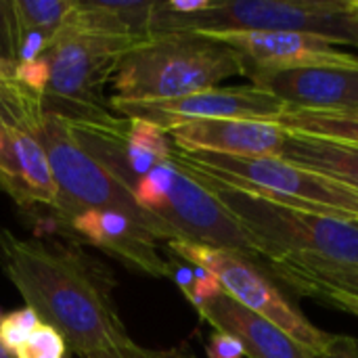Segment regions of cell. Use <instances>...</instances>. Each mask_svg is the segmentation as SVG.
Instances as JSON below:
<instances>
[{
    "instance_id": "6da1fadb",
    "label": "cell",
    "mask_w": 358,
    "mask_h": 358,
    "mask_svg": "<svg viewBox=\"0 0 358 358\" xmlns=\"http://www.w3.org/2000/svg\"><path fill=\"white\" fill-rule=\"evenodd\" d=\"M0 268L25 306L55 327L80 358L128 350V336L113 298L115 275L78 241L19 239L0 227Z\"/></svg>"
},
{
    "instance_id": "7a4b0ae2",
    "label": "cell",
    "mask_w": 358,
    "mask_h": 358,
    "mask_svg": "<svg viewBox=\"0 0 358 358\" xmlns=\"http://www.w3.org/2000/svg\"><path fill=\"white\" fill-rule=\"evenodd\" d=\"M178 164L195 174L241 222L268 271L277 264L310 271H358L357 220L281 206Z\"/></svg>"
},
{
    "instance_id": "3957f363",
    "label": "cell",
    "mask_w": 358,
    "mask_h": 358,
    "mask_svg": "<svg viewBox=\"0 0 358 358\" xmlns=\"http://www.w3.org/2000/svg\"><path fill=\"white\" fill-rule=\"evenodd\" d=\"M243 76L239 57L224 42L191 31L159 34L124 55L111 78L113 99L153 103L216 88Z\"/></svg>"
},
{
    "instance_id": "277c9868",
    "label": "cell",
    "mask_w": 358,
    "mask_h": 358,
    "mask_svg": "<svg viewBox=\"0 0 358 358\" xmlns=\"http://www.w3.org/2000/svg\"><path fill=\"white\" fill-rule=\"evenodd\" d=\"M302 31L358 48V15L350 0H212L195 15H172L155 0L151 38L159 34Z\"/></svg>"
},
{
    "instance_id": "5b68a950",
    "label": "cell",
    "mask_w": 358,
    "mask_h": 358,
    "mask_svg": "<svg viewBox=\"0 0 358 358\" xmlns=\"http://www.w3.org/2000/svg\"><path fill=\"white\" fill-rule=\"evenodd\" d=\"M132 195L149 216L168 227L172 241H191L237 252L260 266H266L260 250L241 222L174 157L145 174L134 185Z\"/></svg>"
},
{
    "instance_id": "8992f818",
    "label": "cell",
    "mask_w": 358,
    "mask_h": 358,
    "mask_svg": "<svg viewBox=\"0 0 358 358\" xmlns=\"http://www.w3.org/2000/svg\"><path fill=\"white\" fill-rule=\"evenodd\" d=\"M34 136L42 145L50 164L59 191V208L52 214L61 224L84 210H111L134 220L153 239L172 241L168 227L149 216L136 203L132 191L80 147L63 117L48 111L44 101L34 117Z\"/></svg>"
},
{
    "instance_id": "52a82bcc",
    "label": "cell",
    "mask_w": 358,
    "mask_h": 358,
    "mask_svg": "<svg viewBox=\"0 0 358 358\" xmlns=\"http://www.w3.org/2000/svg\"><path fill=\"white\" fill-rule=\"evenodd\" d=\"M174 157L214 180L268 201L358 222V191L283 157L187 153L176 147Z\"/></svg>"
},
{
    "instance_id": "ba28073f",
    "label": "cell",
    "mask_w": 358,
    "mask_h": 358,
    "mask_svg": "<svg viewBox=\"0 0 358 358\" xmlns=\"http://www.w3.org/2000/svg\"><path fill=\"white\" fill-rule=\"evenodd\" d=\"M136 44L143 42L76 29L63 23L42 55L50 73L42 94L44 107L61 117L111 109L103 90L111 84L124 55Z\"/></svg>"
},
{
    "instance_id": "9c48e42d",
    "label": "cell",
    "mask_w": 358,
    "mask_h": 358,
    "mask_svg": "<svg viewBox=\"0 0 358 358\" xmlns=\"http://www.w3.org/2000/svg\"><path fill=\"white\" fill-rule=\"evenodd\" d=\"M168 250L170 256L214 275L224 296L275 323L313 355L319 357L331 340V334L310 323V319H306L302 310L281 292L266 266H260L237 252L191 241H168Z\"/></svg>"
},
{
    "instance_id": "30bf717a",
    "label": "cell",
    "mask_w": 358,
    "mask_h": 358,
    "mask_svg": "<svg viewBox=\"0 0 358 358\" xmlns=\"http://www.w3.org/2000/svg\"><path fill=\"white\" fill-rule=\"evenodd\" d=\"M42 94L15 80L0 82V191L21 208H59L50 164L34 136V117Z\"/></svg>"
},
{
    "instance_id": "8fae6325",
    "label": "cell",
    "mask_w": 358,
    "mask_h": 358,
    "mask_svg": "<svg viewBox=\"0 0 358 358\" xmlns=\"http://www.w3.org/2000/svg\"><path fill=\"white\" fill-rule=\"evenodd\" d=\"M111 111L122 117L151 122L166 132L174 126L189 122H210V120H262L275 122L289 107L266 90L256 86H233V88H208L189 96L172 101L153 103H128L109 99Z\"/></svg>"
},
{
    "instance_id": "7c38bea8",
    "label": "cell",
    "mask_w": 358,
    "mask_h": 358,
    "mask_svg": "<svg viewBox=\"0 0 358 358\" xmlns=\"http://www.w3.org/2000/svg\"><path fill=\"white\" fill-rule=\"evenodd\" d=\"M212 38L235 50L248 80L306 67H355L358 57L336 44L302 31H229Z\"/></svg>"
},
{
    "instance_id": "4fadbf2b",
    "label": "cell",
    "mask_w": 358,
    "mask_h": 358,
    "mask_svg": "<svg viewBox=\"0 0 358 358\" xmlns=\"http://www.w3.org/2000/svg\"><path fill=\"white\" fill-rule=\"evenodd\" d=\"M71 241H86L113 256L130 271L155 279H170V262L162 258L157 239L120 212L84 210L63 222Z\"/></svg>"
},
{
    "instance_id": "5bb4252c",
    "label": "cell",
    "mask_w": 358,
    "mask_h": 358,
    "mask_svg": "<svg viewBox=\"0 0 358 358\" xmlns=\"http://www.w3.org/2000/svg\"><path fill=\"white\" fill-rule=\"evenodd\" d=\"M250 82L252 86L281 99L289 109L334 113L358 111V65L262 73Z\"/></svg>"
},
{
    "instance_id": "9a60e30c",
    "label": "cell",
    "mask_w": 358,
    "mask_h": 358,
    "mask_svg": "<svg viewBox=\"0 0 358 358\" xmlns=\"http://www.w3.org/2000/svg\"><path fill=\"white\" fill-rule=\"evenodd\" d=\"M172 145L187 153H216L231 157H279L287 130L262 120L189 122L168 130Z\"/></svg>"
},
{
    "instance_id": "2e32d148",
    "label": "cell",
    "mask_w": 358,
    "mask_h": 358,
    "mask_svg": "<svg viewBox=\"0 0 358 358\" xmlns=\"http://www.w3.org/2000/svg\"><path fill=\"white\" fill-rule=\"evenodd\" d=\"M197 313L214 331L235 338L248 358H319L275 323L243 308L224 294H218L199 306Z\"/></svg>"
},
{
    "instance_id": "e0dca14e",
    "label": "cell",
    "mask_w": 358,
    "mask_h": 358,
    "mask_svg": "<svg viewBox=\"0 0 358 358\" xmlns=\"http://www.w3.org/2000/svg\"><path fill=\"white\" fill-rule=\"evenodd\" d=\"M155 0H76L65 25L134 42L151 40V17Z\"/></svg>"
},
{
    "instance_id": "ac0fdd59",
    "label": "cell",
    "mask_w": 358,
    "mask_h": 358,
    "mask_svg": "<svg viewBox=\"0 0 358 358\" xmlns=\"http://www.w3.org/2000/svg\"><path fill=\"white\" fill-rule=\"evenodd\" d=\"M279 157L358 191V147L287 132Z\"/></svg>"
},
{
    "instance_id": "d6986e66",
    "label": "cell",
    "mask_w": 358,
    "mask_h": 358,
    "mask_svg": "<svg viewBox=\"0 0 358 358\" xmlns=\"http://www.w3.org/2000/svg\"><path fill=\"white\" fill-rule=\"evenodd\" d=\"M287 132H298L317 138H329L358 147V113H334V111H302L289 109L275 120Z\"/></svg>"
},
{
    "instance_id": "ffe728a7",
    "label": "cell",
    "mask_w": 358,
    "mask_h": 358,
    "mask_svg": "<svg viewBox=\"0 0 358 358\" xmlns=\"http://www.w3.org/2000/svg\"><path fill=\"white\" fill-rule=\"evenodd\" d=\"M10 2L23 38L27 31L57 34L76 4V0H10Z\"/></svg>"
},
{
    "instance_id": "44dd1931",
    "label": "cell",
    "mask_w": 358,
    "mask_h": 358,
    "mask_svg": "<svg viewBox=\"0 0 358 358\" xmlns=\"http://www.w3.org/2000/svg\"><path fill=\"white\" fill-rule=\"evenodd\" d=\"M273 277H279L292 289L300 283H323L331 287H340L346 292L358 294V271H310L292 264L271 266Z\"/></svg>"
},
{
    "instance_id": "7402d4cb",
    "label": "cell",
    "mask_w": 358,
    "mask_h": 358,
    "mask_svg": "<svg viewBox=\"0 0 358 358\" xmlns=\"http://www.w3.org/2000/svg\"><path fill=\"white\" fill-rule=\"evenodd\" d=\"M67 344L63 340V336L46 325V323H40L31 336L27 338V342L15 352L17 358H65L67 357Z\"/></svg>"
},
{
    "instance_id": "603a6c76",
    "label": "cell",
    "mask_w": 358,
    "mask_h": 358,
    "mask_svg": "<svg viewBox=\"0 0 358 358\" xmlns=\"http://www.w3.org/2000/svg\"><path fill=\"white\" fill-rule=\"evenodd\" d=\"M40 323H42L40 317L29 306H23L19 310H13V313L4 315L2 321H0V342L10 352H17L27 342V338L31 336V331Z\"/></svg>"
},
{
    "instance_id": "cb8c5ba5",
    "label": "cell",
    "mask_w": 358,
    "mask_h": 358,
    "mask_svg": "<svg viewBox=\"0 0 358 358\" xmlns=\"http://www.w3.org/2000/svg\"><path fill=\"white\" fill-rule=\"evenodd\" d=\"M294 289L298 294L313 296V298L321 300L323 304H329L331 308H338V310L348 313L358 319V294L340 289V287H331V285H323V283H300Z\"/></svg>"
},
{
    "instance_id": "d4e9b609",
    "label": "cell",
    "mask_w": 358,
    "mask_h": 358,
    "mask_svg": "<svg viewBox=\"0 0 358 358\" xmlns=\"http://www.w3.org/2000/svg\"><path fill=\"white\" fill-rule=\"evenodd\" d=\"M48 78H50V73H48V65H46L44 57H38L34 61L15 63V82L36 94L46 92Z\"/></svg>"
},
{
    "instance_id": "484cf974",
    "label": "cell",
    "mask_w": 358,
    "mask_h": 358,
    "mask_svg": "<svg viewBox=\"0 0 358 358\" xmlns=\"http://www.w3.org/2000/svg\"><path fill=\"white\" fill-rule=\"evenodd\" d=\"M218 294H222V289H220L216 277L210 275L208 271L195 266V281H193V287H191V292L185 296V298L195 306V310H197L199 306H203L206 302H210L212 298H216Z\"/></svg>"
},
{
    "instance_id": "4316f807",
    "label": "cell",
    "mask_w": 358,
    "mask_h": 358,
    "mask_svg": "<svg viewBox=\"0 0 358 358\" xmlns=\"http://www.w3.org/2000/svg\"><path fill=\"white\" fill-rule=\"evenodd\" d=\"M206 352H208V358L245 357L243 346H241L235 338H231V336H227V334H222V331H214V334L210 336V340H208V344H206Z\"/></svg>"
},
{
    "instance_id": "83f0119b",
    "label": "cell",
    "mask_w": 358,
    "mask_h": 358,
    "mask_svg": "<svg viewBox=\"0 0 358 358\" xmlns=\"http://www.w3.org/2000/svg\"><path fill=\"white\" fill-rule=\"evenodd\" d=\"M319 358H358V338L355 336H331Z\"/></svg>"
},
{
    "instance_id": "f1b7e54d",
    "label": "cell",
    "mask_w": 358,
    "mask_h": 358,
    "mask_svg": "<svg viewBox=\"0 0 358 358\" xmlns=\"http://www.w3.org/2000/svg\"><path fill=\"white\" fill-rule=\"evenodd\" d=\"M145 350L143 346H132L128 350H115V352H101V355H92L88 358H145Z\"/></svg>"
},
{
    "instance_id": "f546056e",
    "label": "cell",
    "mask_w": 358,
    "mask_h": 358,
    "mask_svg": "<svg viewBox=\"0 0 358 358\" xmlns=\"http://www.w3.org/2000/svg\"><path fill=\"white\" fill-rule=\"evenodd\" d=\"M6 80H15V63L0 57V82H6Z\"/></svg>"
},
{
    "instance_id": "4dcf8cb0",
    "label": "cell",
    "mask_w": 358,
    "mask_h": 358,
    "mask_svg": "<svg viewBox=\"0 0 358 358\" xmlns=\"http://www.w3.org/2000/svg\"><path fill=\"white\" fill-rule=\"evenodd\" d=\"M145 358H191L178 350H145Z\"/></svg>"
},
{
    "instance_id": "1f68e13d",
    "label": "cell",
    "mask_w": 358,
    "mask_h": 358,
    "mask_svg": "<svg viewBox=\"0 0 358 358\" xmlns=\"http://www.w3.org/2000/svg\"><path fill=\"white\" fill-rule=\"evenodd\" d=\"M0 358H17V357H15V352H10V350L0 342Z\"/></svg>"
},
{
    "instance_id": "d6a6232c",
    "label": "cell",
    "mask_w": 358,
    "mask_h": 358,
    "mask_svg": "<svg viewBox=\"0 0 358 358\" xmlns=\"http://www.w3.org/2000/svg\"><path fill=\"white\" fill-rule=\"evenodd\" d=\"M2 317H4V315H2V313H0V321H2Z\"/></svg>"
},
{
    "instance_id": "836d02e7",
    "label": "cell",
    "mask_w": 358,
    "mask_h": 358,
    "mask_svg": "<svg viewBox=\"0 0 358 358\" xmlns=\"http://www.w3.org/2000/svg\"><path fill=\"white\" fill-rule=\"evenodd\" d=\"M355 13H357V15H358V10H355Z\"/></svg>"
},
{
    "instance_id": "e575fe53",
    "label": "cell",
    "mask_w": 358,
    "mask_h": 358,
    "mask_svg": "<svg viewBox=\"0 0 358 358\" xmlns=\"http://www.w3.org/2000/svg\"><path fill=\"white\" fill-rule=\"evenodd\" d=\"M357 113H358V111H357Z\"/></svg>"
}]
</instances>
